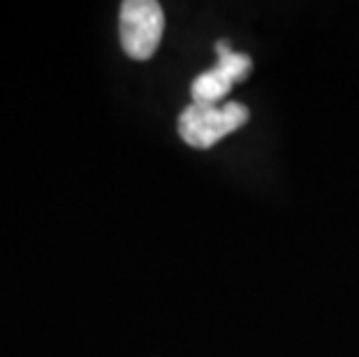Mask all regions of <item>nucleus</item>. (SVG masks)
<instances>
[{
  "mask_svg": "<svg viewBox=\"0 0 359 357\" xmlns=\"http://www.w3.org/2000/svg\"><path fill=\"white\" fill-rule=\"evenodd\" d=\"M216 51H218L216 67L202 72L200 77H195L193 83H190L193 102L216 105L220 100H225L234 83L243 81L250 74V70H253V60H250L246 54L234 51L227 42L220 40L216 44Z\"/></svg>",
  "mask_w": 359,
  "mask_h": 357,
  "instance_id": "obj_3",
  "label": "nucleus"
},
{
  "mask_svg": "<svg viewBox=\"0 0 359 357\" xmlns=\"http://www.w3.org/2000/svg\"><path fill=\"white\" fill-rule=\"evenodd\" d=\"M246 121L248 109L241 102H225L223 107L190 102L179 116V135L188 147L211 149L230 133L246 126Z\"/></svg>",
  "mask_w": 359,
  "mask_h": 357,
  "instance_id": "obj_1",
  "label": "nucleus"
},
{
  "mask_svg": "<svg viewBox=\"0 0 359 357\" xmlns=\"http://www.w3.org/2000/svg\"><path fill=\"white\" fill-rule=\"evenodd\" d=\"M121 47L135 60H149L165 33V12L156 0H126L118 19Z\"/></svg>",
  "mask_w": 359,
  "mask_h": 357,
  "instance_id": "obj_2",
  "label": "nucleus"
}]
</instances>
